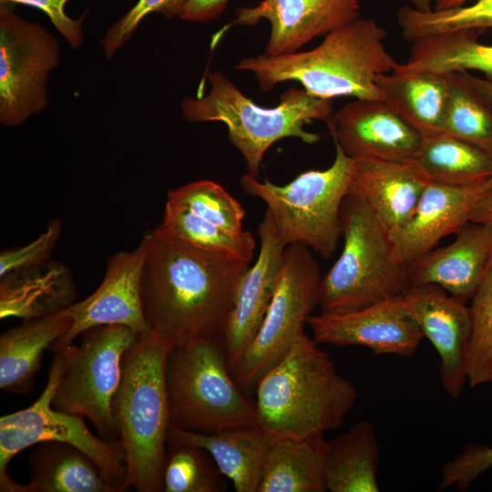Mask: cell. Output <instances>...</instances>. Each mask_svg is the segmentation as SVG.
Masks as SVG:
<instances>
[{
	"label": "cell",
	"instance_id": "1",
	"mask_svg": "<svg viewBox=\"0 0 492 492\" xmlns=\"http://www.w3.org/2000/svg\"><path fill=\"white\" fill-rule=\"evenodd\" d=\"M142 239V302L149 330L172 346L222 338L250 262L194 247L159 226Z\"/></svg>",
	"mask_w": 492,
	"mask_h": 492
},
{
	"label": "cell",
	"instance_id": "2",
	"mask_svg": "<svg viewBox=\"0 0 492 492\" xmlns=\"http://www.w3.org/2000/svg\"><path fill=\"white\" fill-rule=\"evenodd\" d=\"M385 37L386 31L374 19L359 16L310 50L244 57L235 69L251 72L264 92L296 81L309 95L323 99H384L376 78L397 63L386 49Z\"/></svg>",
	"mask_w": 492,
	"mask_h": 492
},
{
	"label": "cell",
	"instance_id": "3",
	"mask_svg": "<svg viewBox=\"0 0 492 492\" xmlns=\"http://www.w3.org/2000/svg\"><path fill=\"white\" fill-rule=\"evenodd\" d=\"M317 344L303 333L255 386L257 425L276 438L324 439L356 402L355 386Z\"/></svg>",
	"mask_w": 492,
	"mask_h": 492
},
{
	"label": "cell",
	"instance_id": "4",
	"mask_svg": "<svg viewBox=\"0 0 492 492\" xmlns=\"http://www.w3.org/2000/svg\"><path fill=\"white\" fill-rule=\"evenodd\" d=\"M172 345L150 330L140 333L123 358L112 413L123 445L128 485L138 492L163 491L170 424L166 362Z\"/></svg>",
	"mask_w": 492,
	"mask_h": 492
},
{
	"label": "cell",
	"instance_id": "5",
	"mask_svg": "<svg viewBox=\"0 0 492 492\" xmlns=\"http://www.w3.org/2000/svg\"><path fill=\"white\" fill-rule=\"evenodd\" d=\"M210 88L206 96L187 97L180 108L190 122H221L230 142L241 152L248 173L258 178L263 157L278 140L297 138L307 144L320 140L317 133L304 129L313 120L329 121L333 100L290 87L273 108L255 104L220 71L208 74Z\"/></svg>",
	"mask_w": 492,
	"mask_h": 492
},
{
	"label": "cell",
	"instance_id": "6",
	"mask_svg": "<svg viewBox=\"0 0 492 492\" xmlns=\"http://www.w3.org/2000/svg\"><path fill=\"white\" fill-rule=\"evenodd\" d=\"M343 246L322 276L321 313H343L402 297L410 288L406 266L395 256L389 231L365 201L348 194L341 210Z\"/></svg>",
	"mask_w": 492,
	"mask_h": 492
},
{
	"label": "cell",
	"instance_id": "7",
	"mask_svg": "<svg viewBox=\"0 0 492 492\" xmlns=\"http://www.w3.org/2000/svg\"><path fill=\"white\" fill-rule=\"evenodd\" d=\"M170 423L210 434L257 425L255 401L232 376L222 338H203L172 346L166 362Z\"/></svg>",
	"mask_w": 492,
	"mask_h": 492
},
{
	"label": "cell",
	"instance_id": "8",
	"mask_svg": "<svg viewBox=\"0 0 492 492\" xmlns=\"http://www.w3.org/2000/svg\"><path fill=\"white\" fill-rule=\"evenodd\" d=\"M335 156L325 169L300 173L285 185L259 180L249 173L240 184L267 206L277 232L288 246L300 243L330 258L342 236L341 210L354 173L356 160L334 143Z\"/></svg>",
	"mask_w": 492,
	"mask_h": 492
},
{
	"label": "cell",
	"instance_id": "9",
	"mask_svg": "<svg viewBox=\"0 0 492 492\" xmlns=\"http://www.w3.org/2000/svg\"><path fill=\"white\" fill-rule=\"evenodd\" d=\"M53 353L47 382L40 396L30 406L0 418V491L26 492V485L8 476L7 466L22 450L44 441L67 443L81 449L96 462L109 486L118 492L128 490L127 457L120 439L108 441L97 436L84 417L52 406L64 364L62 352Z\"/></svg>",
	"mask_w": 492,
	"mask_h": 492
},
{
	"label": "cell",
	"instance_id": "10",
	"mask_svg": "<svg viewBox=\"0 0 492 492\" xmlns=\"http://www.w3.org/2000/svg\"><path fill=\"white\" fill-rule=\"evenodd\" d=\"M139 333L123 325H98L82 333L78 344L59 349L64 364L52 406L87 418L105 440L119 439L112 401L121 381L124 355Z\"/></svg>",
	"mask_w": 492,
	"mask_h": 492
},
{
	"label": "cell",
	"instance_id": "11",
	"mask_svg": "<svg viewBox=\"0 0 492 492\" xmlns=\"http://www.w3.org/2000/svg\"><path fill=\"white\" fill-rule=\"evenodd\" d=\"M322 275L311 249L300 243L285 248L282 265L272 302L253 340L231 369L243 390L275 366L304 333L319 306Z\"/></svg>",
	"mask_w": 492,
	"mask_h": 492
},
{
	"label": "cell",
	"instance_id": "12",
	"mask_svg": "<svg viewBox=\"0 0 492 492\" xmlns=\"http://www.w3.org/2000/svg\"><path fill=\"white\" fill-rule=\"evenodd\" d=\"M0 3V123L16 127L48 105L47 81L60 61L56 37Z\"/></svg>",
	"mask_w": 492,
	"mask_h": 492
},
{
	"label": "cell",
	"instance_id": "13",
	"mask_svg": "<svg viewBox=\"0 0 492 492\" xmlns=\"http://www.w3.org/2000/svg\"><path fill=\"white\" fill-rule=\"evenodd\" d=\"M146 253L142 239L136 249L117 252L108 259L104 278L96 291L64 309L71 325L51 347L52 352L72 343L82 333L98 325H123L138 333L149 331L142 302Z\"/></svg>",
	"mask_w": 492,
	"mask_h": 492
},
{
	"label": "cell",
	"instance_id": "14",
	"mask_svg": "<svg viewBox=\"0 0 492 492\" xmlns=\"http://www.w3.org/2000/svg\"><path fill=\"white\" fill-rule=\"evenodd\" d=\"M308 325L316 343L361 345L376 354L412 356L424 338L404 296L348 312H320Z\"/></svg>",
	"mask_w": 492,
	"mask_h": 492
},
{
	"label": "cell",
	"instance_id": "15",
	"mask_svg": "<svg viewBox=\"0 0 492 492\" xmlns=\"http://www.w3.org/2000/svg\"><path fill=\"white\" fill-rule=\"evenodd\" d=\"M333 142L355 160L415 159L423 135L384 99H355L326 122Z\"/></svg>",
	"mask_w": 492,
	"mask_h": 492
},
{
	"label": "cell",
	"instance_id": "16",
	"mask_svg": "<svg viewBox=\"0 0 492 492\" xmlns=\"http://www.w3.org/2000/svg\"><path fill=\"white\" fill-rule=\"evenodd\" d=\"M410 313L440 357V380L453 399L459 398L467 381L471 335L469 306L437 285L410 287L404 295Z\"/></svg>",
	"mask_w": 492,
	"mask_h": 492
},
{
	"label": "cell",
	"instance_id": "17",
	"mask_svg": "<svg viewBox=\"0 0 492 492\" xmlns=\"http://www.w3.org/2000/svg\"><path fill=\"white\" fill-rule=\"evenodd\" d=\"M359 16V0H262L238 8L231 25L254 26L262 19L269 21L271 34L264 54L280 56L297 52Z\"/></svg>",
	"mask_w": 492,
	"mask_h": 492
},
{
	"label": "cell",
	"instance_id": "18",
	"mask_svg": "<svg viewBox=\"0 0 492 492\" xmlns=\"http://www.w3.org/2000/svg\"><path fill=\"white\" fill-rule=\"evenodd\" d=\"M492 178L468 185L430 182L407 221L389 232L395 258L405 266L470 221L471 212Z\"/></svg>",
	"mask_w": 492,
	"mask_h": 492
},
{
	"label": "cell",
	"instance_id": "19",
	"mask_svg": "<svg viewBox=\"0 0 492 492\" xmlns=\"http://www.w3.org/2000/svg\"><path fill=\"white\" fill-rule=\"evenodd\" d=\"M260 251L245 272L222 335V345L231 369L256 335L277 287L287 245L265 210L258 226Z\"/></svg>",
	"mask_w": 492,
	"mask_h": 492
},
{
	"label": "cell",
	"instance_id": "20",
	"mask_svg": "<svg viewBox=\"0 0 492 492\" xmlns=\"http://www.w3.org/2000/svg\"><path fill=\"white\" fill-rule=\"evenodd\" d=\"M456 234L406 267L410 287L437 285L464 302L473 297L492 264V223L468 221Z\"/></svg>",
	"mask_w": 492,
	"mask_h": 492
},
{
	"label": "cell",
	"instance_id": "21",
	"mask_svg": "<svg viewBox=\"0 0 492 492\" xmlns=\"http://www.w3.org/2000/svg\"><path fill=\"white\" fill-rule=\"evenodd\" d=\"M430 179L415 159L356 160L348 194L362 198L389 231L413 214Z\"/></svg>",
	"mask_w": 492,
	"mask_h": 492
},
{
	"label": "cell",
	"instance_id": "22",
	"mask_svg": "<svg viewBox=\"0 0 492 492\" xmlns=\"http://www.w3.org/2000/svg\"><path fill=\"white\" fill-rule=\"evenodd\" d=\"M275 438L258 425L204 434L170 423L168 430V443H186L205 449L237 492H257L264 460Z\"/></svg>",
	"mask_w": 492,
	"mask_h": 492
},
{
	"label": "cell",
	"instance_id": "23",
	"mask_svg": "<svg viewBox=\"0 0 492 492\" xmlns=\"http://www.w3.org/2000/svg\"><path fill=\"white\" fill-rule=\"evenodd\" d=\"M245 210L222 186L201 179L169 190L164 208L163 229L184 234H199L242 228Z\"/></svg>",
	"mask_w": 492,
	"mask_h": 492
},
{
	"label": "cell",
	"instance_id": "24",
	"mask_svg": "<svg viewBox=\"0 0 492 492\" xmlns=\"http://www.w3.org/2000/svg\"><path fill=\"white\" fill-rule=\"evenodd\" d=\"M70 317L64 310L24 322L0 337V388L27 395L41 368L43 354L68 331Z\"/></svg>",
	"mask_w": 492,
	"mask_h": 492
},
{
	"label": "cell",
	"instance_id": "25",
	"mask_svg": "<svg viewBox=\"0 0 492 492\" xmlns=\"http://www.w3.org/2000/svg\"><path fill=\"white\" fill-rule=\"evenodd\" d=\"M326 490L377 492L380 446L374 425L362 420L346 433L322 444Z\"/></svg>",
	"mask_w": 492,
	"mask_h": 492
},
{
	"label": "cell",
	"instance_id": "26",
	"mask_svg": "<svg viewBox=\"0 0 492 492\" xmlns=\"http://www.w3.org/2000/svg\"><path fill=\"white\" fill-rule=\"evenodd\" d=\"M0 317L35 319L74 303L76 290L69 269L56 261L0 278Z\"/></svg>",
	"mask_w": 492,
	"mask_h": 492
},
{
	"label": "cell",
	"instance_id": "27",
	"mask_svg": "<svg viewBox=\"0 0 492 492\" xmlns=\"http://www.w3.org/2000/svg\"><path fill=\"white\" fill-rule=\"evenodd\" d=\"M383 97L423 136L440 133L450 75L394 69L376 78Z\"/></svg>",
	"mask_w": 492,
	"mask_h": 492
},
{
	"label": "cell",
	"instance_id": "28",
	"mask_svg": "<svg viewBox=\"0 0 492 492\" xmlns=\"http://www.w3.org/2000/svg\"><path fill=\"white\" fill-rule=\"evenodd\" d=\"M29 465L30 482L26 492H118L104 480L87 454L67 443L37 444Z\"/></svg>",
	"mask_w": 492,
	"mask_h": 492
},
{
	"label": "cell",
	"instance_id": "29",
	"mask_svg": "<svg viewBox=\"0 0 492 492\" xmlns=\"http://www.w3.org/2000/svg\"><path fill=\"white\" fill-rule=\"evenodd\" d=\"M484 32L459 30L416 39L406 61L397 62L394 69L437 74L474 70L492 80V45L478 40Z\"/></svg>",
	"mask_w": 492,
	"mask_h": 492
},
{
	"label": "cell",
	"instance_id": "30",
	"mask_svg": "<svg viewBox=\"0 0 492 492\" xmlns=\"http://www.w3.org/2000/svg\"><path fill=\"white\" fill-rule=\"evenodd\" d=\"M324 439L278 437L264 460L257 492H324L321 459Z\"/></svg>",
	"mask_w": 492,
	"mask_h": 492
},
{
	"label": "cell",
	"instance_id": "31",
	"mask_svg": "<svg viewBox=\"0 0 492 492\" xmlns=\"http://www.w3.org/2000/svg\"><path fill=\"white\" fill-rule=\"evenodd\" d=\"M415 159L432 182L468 185L492 178V155L442 132L423 136Z\"/></svg>",
	"mask_w": 492,
	"mask_h": 492
},
{
	"label": "cell",
	"instance_id": "32",
	"mask_svg": "<svg viewBox=\"0 0 492 492\" xmlns=\"http://www.w3.org/2000/svg\"><path fill=\"white\" fill-rule=\"evenodd\" d=\"M396 16L401 35L409 42L446 32L486 31L492 28V0H476L470 5L427 12L405 5L398 9Z\"/></svg>",
	"mask_w": 492,
	"mask_h": 492
},
{
	"label": "cell",
	"instance_id": "33",
	"mask_svg": "<svg viewBox=\"0 0 492 492\" xmlns=\"http://www.w3.org/2000/svg\"><path fill=\"white\" fill-rule=\"evenodd\" d=\"M224 478L205 449L186 443H168L163 491L222 492L227 487Z\"/></svg>",
	"mask_w": 492,
	"mask_h": 492
},
{
	"label": "cell",
	"instance_id": "34",
	"mask_svg": "<svg viewBox=\"0 0 492 492\" xmlns=\"http://www.w3.org/2000/svg\"><path fill=\"white\" fill-rule=\"evenodd\" d=\"M449 75L450 87L441 132L492 155V109L454 73Z\"/></svg>",
	"mask_w": 492,
	"mask_h": 492
},
{
	"label": "cell",
	"instance_id": "35",
	"mask_svg": "<svg viewBox=\"0 0 492 492\" xmlns=\"http://www.w3.org/2000/svg\"><path fill=\"white\" fill-rule=\"evenodd\" d=\"M471 300L466 379L476 387L492 382V264Z\"/></svg>",
	"mask_w": 492,
	"mask_h": 492
},
{
	"label": "cell",
	"instance_id": "36",
	"mask_svg": "<svg viewBox=\"0 0 492 492\" xmlns=\"http://www.w3.org/2000/svg\"><path fill=\"white\" fill-rule=\"evenodd\" d=\"M184 0H138L122 17L116 21L101 40L104 55L111 58L137 30L140 22L149 14L156 13L170 19L179 16Z\"/></svg>",
	"mask_w": 492,
	"mask_h": 492
},
{
	"label": "cell",
	"instance_id": "37",
	"mask_svg": "<svg viewBox=\"0 0 492 492\" xmlns=\"http://www.w3.org/2000/svg\"><path fill=\"white\" fill-rule=\"evenodd\" d=\"M61 233L62 223L60 220L53 219L44 232L29 243L2 251L0 254V278L47 263Z\"/></svg>",
	"mask_w": 492,
	"mask_h": 492
},
{
	"label": "cell",
	"instance_id": "38",
	"mask_svg": "<svg viewBox=\"0 0 492 492\" xmlns=\"http://www.w3.org/2000/svg\"><path fill=\"white\" fill-rule=\"evenodd\" d=\"M490 467L492 446L466 445L456 456L443 465L438 489L455 487L458 490H466Z\"/></svg>",
	"mask_w": 492,
	"mask_h": 492
},
{
	"label": "cell",
	"instance_id": "39",
	"mask_svg": "<svg viewBox=\"0 0 492 492\" xmlns=\"http://www.w3.org/2000/svg\"><path fill=\"white\" fill-rule=\"evenodd\" d=\"M70 0H0V3L20 4L36 7L44 12L56 29L73 49H78L83 43L82 23L87 12L79 18L73 19L66 13L65 6Z\"/></svg>",
	"mask_w": 492,
	"mask_h": 492
},
{
	"label": "cell",
	"instance_id": "40",
	"mask_svg": "<svg viewBox=\"0 0 492 492\" xmlns=\"http://www.w3.org/2000/svg\"><path fill=\"white\" fill-rule=\"evenodd\" d=\"M230 0H184L179 15L186 21L205 23L218 19Z\"/></svg>",
	"mask_w": 492,
	"mask_h": 492
},
{
	"label": "cell",
	"instance_id": "41",
	"mask_svg": "<svg viewBox=\"0 0 492 492\" xmlns=\"http://www.w3.org/2000/svg\"><path fill=\"white\" fill-rule=\"evenodd\" d=\"M457 79L492 109V80L468 71L454 73Z\"/></svg>",
	"mask_w": 492,
	"mask_h": 492
},
{
	"label": "cell",
	"instance_id": "42",
	"mask_svg": "<svg viewBox=\"0 0 492 492\" xmlns=\"http://www.w3.org/2000/svg\"><path fill=\"white\" fill-rule=\"evenodd\" d=\"M470 221L492 223V183L476 203Z\"/></svg>",
	"mask_w": 492,
	"mask_h": 492
},
{
	"label": "cell",
	"instance_id": "43",
	"mask_svg": "<svg viewBox=\"0 0 492 492\" xmlns=\"http://www.w3.org/2000/svg\"><path fill=\"white\" fill-rule=\"evenodd\" d=\"M437 0H409L411 5L415 10L421 12H427L432 10L433 5L436 3Z\"/></svg>",
	"mask_w": 492,
	"mask_h": 492
},
{
	"label": "cell",
	"instance_id": "44",
	"mask_svg": "<svg viewBox=\"0 0 492 492\" xmlns=\"http://www.w3.org/2000/svg\"><path fill=\"white\" fill-rule=\"evenodd\" d=\"M468 0H437L433 9H446L466 5Z\"/></svg>",
	"mask_w": 492,
	"mask_h": 492
}]
</instances>
